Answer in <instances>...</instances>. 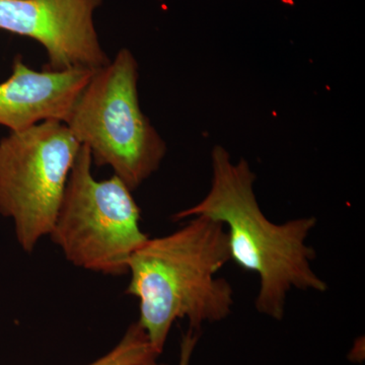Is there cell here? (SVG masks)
I'll list each match as a JSON object with an SVG mask.
<instances>
[{
	"instance_id": "obj_5",
	"label": "cell",
	"mask_w": 365,
	"mask_h": 365,
	"mask_svg": "<svg viewBox=\"0 0 365 365\" xmlns=\"http://www.w3.org/2000/svg\"><path fill=\"white\" fill-rule=\"evenodd\" d=\"M81 146L57 120L0 139V215L26 253L51 232Z\"/></svg>"
},
{
	"instance_id": "obj_7",
	"label": "cell",
	"mask_w": 365,
	"mask_h": 365,
	"mask_svg": "<svg viewBox=\"0 0 365 365\" xmlns=\"http://www.w3.org/2000/svg\"><path fill=\"white\" fill-rule=\"evenodd\" d=\"M93 72L37 71L16 57L11 76L0 83V125L19 132L49 120L66 123Z\"/></svg>"
},
{
	"instance_id": "obj_8",
	"label": "cell",
	"mask_w": 365,
	"mask_h": 365,
	"mask_svg": "<svg viewBox=\"0 0 365 365\" xmlns=\"http://www.w3.org/2000/svg\"><path fill=\"white\" fill-rule=\"evenodd\" d=\"M160 354L138 323L128 327L122 339L107 354L88 365H148Z\"/></svg>"
},
{
	"instance_id": "obj_6",
	"label": "cell",
	"mask_w": 365,
	"mask_h": 365,
	"mask_svg": "<svg viewBox=\"0 0 365 365\" xmlns=\"http://www.w3.org/2000/svg\"><path fill=\"white\" fill-rule=\"evenodd\" d=\"M102 1L0 0V30L39 42L47 52V71H96L111 60L93 21Z\"/></svg>"
},
{
	"instance_id": "obj_9",
	"label": "cell",
	"mask_w": 365,
	"mask_h": 365,
	"mask_svg": "<svg viewBox=\"0 0 365 365\" xmlns=\"http://www.w3.org/2000/svg\"><path fill=\"white\" fill-rule=\"evenodd\" d=\"M199 338H200V331L195 329L189 328L188 331L182 336L181 344H180V359L178 365L191 364L192 356H193L194 350L198 344ZM148 365H168L165 364H158L157 360L150 362Z\"/></svg>"
},
{
	"instance_id": "obj_1",
	"label": "cell",
	"mask_w": 365,
	"mask_h": 365,
	"mask_svg": "<svg viewBox=\"0 0 365 365\" xmlns=\"http://www.w3.org/2000/svg\"><path fill=\"white\" fill-rule=\"evenodd\" d=\"M211 167L208 193L200 202L176 213L174 220L202 215L222 223L230 261L259 276L255 307L269 318L283 319L287 294L292 289L325 292L328 283L314 272L312 263L316 251L307 242L317 218L271 222L257 200L256 175L249 163L244 158L232 162L222 146L213 148Z\"/></svg>"
},
{
	"instance_id": "obj_2",
	"label": "cell",
	"mask_w": 365,
	"mask_h": 365,
	"mask_svg": "<svg viewBox=\"0 0 365 365\" xmlns=\"http://www.w3.org/2000/svg\"><path fill=\"white\" fill-rule=\"evenodd\" d=\"M230 261L222 223L198 215L179 230L148 237L128 263L126 294L139 302V319L151 346L160 355L170 329L186 319L189 328L227 319L235 292L217 274Z\"/></svg>"
},
{
	"instance_id": "obj_4",
	"label": "cell",
	"mask_w": 365,
	"mask_h": 365,
	"mask_svg": "<svg viewBox=\"0 0 365 365\" xmlns=\"http://www.w3.org/2000/svg\"><path fill=\"white\" fill-rule=\"evenodd\" d=\"M93 158L81 146L49 237L72 265L104 275L128 274L132 255L148 235L141 210L119 178L98 181Z\"/></svg>"
},
{
	"instance_id": "obj_3",
	"label": "cell",
	"mask_w": 365,
	"mask_h": 365,
	"mask_svg": "<svg viewBox=\"0 0 365 365\" xmlns=\"http://www.w3.org/2000/svg\"><path fill=\"white\" fill-rule=\"evenodd\" d=\"M138 63L122 48L93 72L66 125L93 163L108 165L131 191L160 168L167 144L141 110Z\"/></svg>"
}]
</instances>
